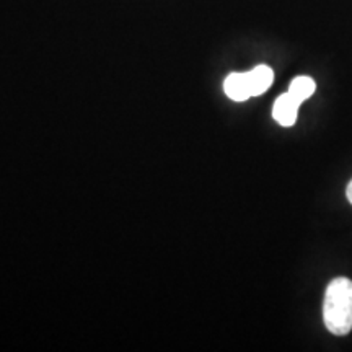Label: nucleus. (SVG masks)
Here are the masks:
<instances>
[{
    "label": "nucleus",
    "instance_id": "nucleus-1",
    "mask_svg": "<svg viewBox=\"0 0 352 352\" xmlns=\"http://www.w3.org/2000/svg\"><path fill=\"white\" fill-rule=\"evenodd\" d=\"M323 320L329 333L344 336L352 329V280L336 277L328 284L323 300Z\"/></svg>",
    "mask_w": 352,
    "mask_h": 352
},
{
    "label": "nucleus",
    "instance_id": "nucleus-2",
    "mask_svg": "<svg viewBox=\"0 0 352 352\" xmlns=\"http://www.w3.org/2000/svg\"><path fill=\"white\" fill-rule=\"evenodd\" d=\"M298 108H300V104H298L289 94H284L276 100L274 107H272V118H274L280 126H294V122L297 121Z\"/></svg>",
    "mask_w": 352,
    "mask_h": 352
},
{
    "label": "nucleus",
    "instance_id": "nucleus-3",
    "mask_svg": "<svg viewBox=\"0 0 352 352\" xmlns=\"http://www.w3.org/2000/svg\"><path fill=\"white\" fill-rule=\"evenodd\" d=\"M223 90H226L228 98H232L233 101H245L252 98V91H250L246 74H230L226 78V83H223Z\"/></svg>",
    "mask_w": 352,
    "mask_h": 352
},
{
    "label": "nucleus",
    "instance_id": "nucleus-4",
    "mask_svg": "<svg viewBox=\"0 0 352 352\" xmlns=\"http://www.w3.org/2000/svg\"><path fill=\"white\" fill-rule=\"evenodd\" d=\"M246 77H248V85L250 91H252V96H258L263 95L264 91L272 85L274 72H272L267 65H258V67L246 72Z\"/></svg>",
    "mask_w": 352,
    "mask_h": 352
},
{
    "label": "nucleus",
    "instance_id": "nucleus-5",
    "mask_svg": "<svg viewBox=\"0 0 352 352\" xmlns=\"http://www.w3.org/2000/svg\"><path fill=\"white\" fill-rule=\"evenodd\" d=\"M315 90H316V83L314 78L302 76V77L294 78V80L290 82L287 94L292 96V98L296 100L298 104H302L303 101L308 100L311 95L315 94Z\"/></svg>",
    "mask_w": 352,
    "mask_h": 352
},
{
    "label": "nucleus",
    "instance_id": "nucleus-6",
    "mask_svg": "<svg viewBox=\"0 0 352 352\" xmlns=\"http://www.w3.org/2000/svg\"><path fill=\"white\" fill-rule=\"evenodd\" d=\"M346 196H347V199H349V202L352 204V182L347 184V189H346Z\"/></svg>",
    "mask_w": 352,
    "mask_h": 352
}]
</instances>
